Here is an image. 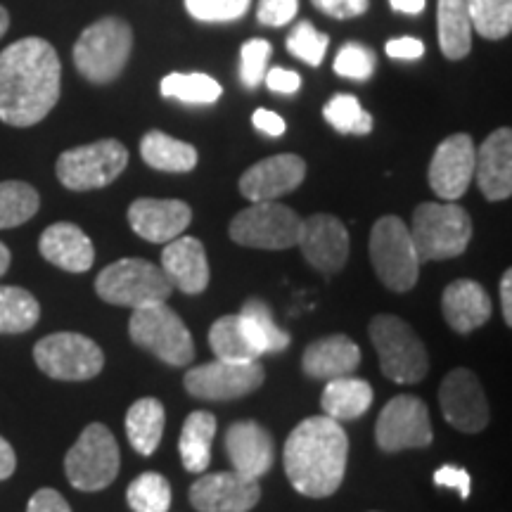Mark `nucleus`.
<instances>
[{"mask_svg":"<svg viewBox=\"0 0 512 512\" xmlns=\"http://www.w3.org/2000/svg\"><path fill=\"white\" fill-rule=\"evenodd\" d=\"M373 387L366 380H358V377L344 375L328 380L320 396V408L328 418L344 422V420H356L361 415L368 413V408L373 406Z\"/></svg>","mask_w":512,"mask_h":512,"instance_id":"nucleus-27","label":"nucleus"},{"mask_svg":"<svg viewBox=\"0 0 512 512\" xmlns=\"http://www.w3.org/2000/svg\"><path fill=\"white\" fill-rule=\"evenodd\" d=\"M10 29V12L0 5V38L5 36V31Z\"/></svg>","mask_w":512,"mask_h":512,"instance_id":"nucleus-55","label":"nucleus"},{"mask_svg":"<svg viewBox=\"0 0 512 512\" xmlns=\"http://www.w3.org/2000/svg\"><path fill=\"white\" fill-rule=\"evenodd\" d=\"M439 403L446 422L458 432L477 434L489 425V403L479 377L472 370H451L441 382Z\"/></svg>","mask_w":512,"mask_h":512,"instance_id":"nucleus-15","label":"nucleus"},{"mask_svg":"<svg viewBox=\"0 0 512 512\" xmlns=\"http://www.w3.org/2000/svg\"><path fill=\"white\" fill-rule=\"evenodd\" d=\"M491 297L477 280H453L441 294V313L446 323L460 335L482 328L491 318Z\"/></svg>","mask_w":512,"mask_h":512,"instance_id":"nucleus-25","label":"nucleus"},{"mask_svg":"<svg viewBox=\"0 0 512 512\" xmlns=\"http://www.w3.org/2000/svg\"><path fill=\"white\" fill-rule=\"evenodd\" d=\"M133 50V31L124 19L102 17L81 31L74 43L76 72L83 79L105 86L124 72Z\"/></svg>","mask_w":512,"mask_h":512,"instance_id":"nucleus-3","label":"nucleus"},{"mask_svg":"<svg viewBox=\"0 0 512 512\" xmlns=\"http://www.w3.org/2000/svg\"><path fill=\"white\" fill-rule=\"evenodd\" d=\"M475 178L489 202L512 195V131L498 128L475 152Z\"/></svg>","mask_w":512,"mask_h":512,"instance_id":"nucleus-21","label":"nucleus"},{"mask_svg":"<svg viewBox=\"0 0 512 512\" xmlns=\"http://www.w3.org/2000/svg\"><path fill=\"white\" fill-rule=\"evenodd\" d=\"M209 347L221 361H259L245 339L238 316H223L211 325Z\"/></svg>","mask_w":512,"mask_h":512,"instance_id":"nucleus-37","label":"nucleus"},{"mask_svg":"<svg viewBox=\"0 0 512 512\" xmlns=\"http://www.w3.org/2000/svg\"><path fill=\"white\" fill-rule=\"evenodd\" d=\"M128 164V150L119 140L105 138L62 152L57 159V181L67 190H100L117 181Z\"/></svg>","mask_w":512,"mask_h":512,"instance_id":"nucleus-10","label":"nucleus"},{"mask_svg":"<svg viewBox=\"0 0 512 512\" xmlns=\"http://www.w3.org/2000/svg\"><path fill=\"white\" fill-rule=\"evenodd\" d=\"M27 512H72L64 496L55 489H38L27 505Z\"/></svg>","mask_w":512,"mask_h":512,"instance_id":"nucleus-49","label":"nucleus"},{"mask_svg":"<svg viewBox=\"0 0 512 512\" xmlns=\"http://www.w3.org/2000/svg\"><path fill=\"white\" fill-rule=\"evenodd\" d=\"M159 268L169 278L171 287L185 294H202L211 278L204 245L197 238H188V235H178V238L166 242Z\"/></svg>","mask_w":512,"mask_h":512,"instance_id":"nucleus-23","label":"nucleus"},{"mask_svg":"<svg viewBox=\"0 0 512 512\" xmlns=\"http://www.w3.org/2000/svg\"><path fill=\"white\" fill-rule=\"evenodd\" d=\"M159 93H162L164 98L188 102V105H214V102L221 98L223 88L221 83L211 79L209 74L174 72L164 76L162 83H159Z\"/></svg>","mask_w":512,"mask_h":512,"instance_id":"nucleus-34","label":"nucleus"},{"mask_svg":"<svg viewBox=\"0 0 512 512\" xmlns=\"http://www.w3.org/2000/svg\"><path fill=\"white\" fill-rule=\"evenodd\" d=\"M306 178V162L297 155H275L242 174L240 192L249 202H275L287 192L297 190Z\"/></svg>","mask_w":512,"mask_h":512,"instance_id":"nucleus-19","label":"nucleus"},{"mask_svg":"<svg viewBox=\"0 0 512 512\" xmlns=\"http://www.w3.org/2000/svg\"><path fill=\"white\" fill-rule=\"evenodd\" d=\"M15 467H17L15 448L10 446V441L0 437V482L15 475Z\"/></svg>","mask_w":512,"mask_h":512,"instance_id":"nucleus-51","label":"nucleus"},{"mask_svg":"<svg viewBox=\"0 0 512 512\" xmlns=\"http://www.w3.org/2000/svg\"><path fill=\"white\" fill-rule=\"evenodd\" d=\"M349 437L328 415L299 422L285 441L283 465L287 479L302 496L328 498L347 475Z\"/></svg>","mask_w":512,"mask_h":512,"instance_id":"nucleus-2","label":"nucleus"},{"mask_svg":"<svg viewBox=\"0 0 512 512\" xmlns=\"http://www.w3.org/2000/svg\"><path fill=\"white\" fill-rule=\"evenodd\" d=\"M302 219L297 211L275 202H252L230 221V240L254 249H290L297 245Z\"/></svg>","mask_w":512,"mask_h":512,"instance_id":"nucleus-12","label":"nucleus"},{"mask_svg":"<svg viewBox=\"0 0 512 512\" xmlns=\"http://www.w3.org/2000/svg\"><path fill=\"white\" fill-rule=\"evenodd\" d=\"M261 498L259 479L238 472L204 475L190 486V503L197 512H249Z\"/></svg>","mask_w":512,"mask_h":512,"instance_id":"nucleus-18","label":"nucleus"},{"mask_svg":"<svg viewBox=\"0 0 512 512\" xmlns=\"http://www.w3.org/2000/svg\"><path fill=\"white\" fill-rule=\"evenodd\" d=\"M384 50H387V55L394 57V60L413 62L425 55V43L415 36H401V38H394V41H389L387 46H384Z\"/></svg>","mask_w":512,"mask_h":512,"instance_id":"nucleus-48","label":"nucleus"},{"mask_svg":"<svg viewBox=\"0 0 512 512\" xmlns=\"http://www.w3.org/2000/svg\"><path fill=\"white\" fill-rule=\"evenodd\" d=\"M10 261H12V254H10V249L3 245V242H0V278H3L5 273H8V268H10Z\"/></svg>","mask_w":512,"mask_h":512,"instance_id":"nucleus-54","label":"nucleus"},{"mask_svg":"<svg viewBox=\"0 0 512 512\" xmlns=\"http://www.w3.org/2000/svg\"><path fill=\"white\" fill-rule=\"evenodd\" d=\"M95 292L102 302L112 306H138L166 302L174 292L164 271L145 259H119L100 271Z\"/></svg>","mask_w":512,"mask_h":512,"instance_id":"nucleus-8","label":"nucleus"},{"mask_svg":"<svg viewBox=\"0 0 512 512\" xmlns=\"http://www.w3.org/2000/svg\"><path fill=\"white\" fill-rule=\"evenodd\" d=\"M164 406L159 399L145 396L131 403L126 413V434L140 456H152L164 434Z\"/></svg>","mask_w":512,"mask_h":512,"instance_id":"nucleus-32","label":"nucleus"},{"mask_svg":"<svg viewBox=\"0 0 512 512\" xmlns=\"http://www.w3.org/2000/svg\"><path fill=\"white\" fill-rule=\"evenodd\" d=\"M252 0H185V10L197 22H233L247 15Z\"/></svg>","mask_w":512,"mask_h":512,"instance_id":"nucleus-42","label":"nucleus"},{"mask_svg":"<svg viewBox=\"0 0 512 512\" xmlns=\"http://www.w3.org/2000/svg\"><path fill=\"white\" fill-rule=\"evenodd\" d=\"M501 304H503V318L505 323L512 325V271L503 273L501 280Z\"/></svg>","mask_w":512,"mask_h":512,"instance_id":"nucleus-52","label":"nucleus"},{"mask_svg":"<svg viewBox=\"0 0 512 512\" xmlns=\"http://www.w3.org/2000/svg\"><path fill=\"white\" fill-rule=\"evenodd\" d=\"M216 434V418L209 411L190 413L183 422L181 439H178V453L181 463L188 472L200 475L211 463V441Z\"/></svg>","mask_w":512,"mask_h":512,"instance_id":"nucleus-30","label":"nucleus"},{"mask_svg":"<svg viewBox=\"0 0 512 512\" xmlns=\"http://www.w3.org/2000/svg\"><path fill=\"white\" fill-rule=\"evenodd\" d=\"M128 335L136 347L150 351L166 366H188L195 358V342H192L190 330L185 328L178 313L164 302L133 309L128 320Z\"/></svg>","mask_w":512,"mask_h":512,"instance_id":"nucleus-7","label":"nucleus"},{"mask_svg":"<svg viewBox=\"0 0 512 512\" xmlns=\"http://www.w3.org/2000/svg\"><path fill=\"white\" fill-rule=\"evenodd\" d=\"M439 48L448 60H463L472 50V22L465 0H439Z\"/></svg>","mask_w":512,"mask_h":512,"instance_id":"nucleus-31","label":"nucleus"},{"mask_svg":"<svg viewBox=\"0 0 512 512\" xmlns=\"http://www.w3.org/2000/svg\"><path fill=\"white\" fill-rule=\"evenodd\" d=\"M361 366V349L347 335H328L306 347L302 368L311 380H335V377L354 375Z\"/></svg>","mask_w":512,"mask_h":512,"instance_id":"nucleus-26","label":"nucleus"},{"mask_svg":"<svg viewBox=\"0 0 512 512\" xmlns=\"http://www.w3.org/2000/svg\"><path fill=\"white\" fill-rule=\"evenodd\" d=\"M434 439L430 411L418 396L399 394L382 408L375 422V441L384 453L425 448Z\"/></svg>","mask_w":512,"mask_h":512,"instance_id":"nucleus-14","label":"nucleus"},{"mask_svg":"<svg viewBox=\"0 0 512 512\" xmlns=\"http://www.w3.org/2000/svg\"><path fill=\"white\" fill-rule=\"evenodd\" d=\"M297 245L316 271L337 273L349 259V230L337 216L313 214L302 219Z\"/></svg>","mask_w":512,"mask_h":512,"instance_id":"nucleus-17","label":"nucleus"},{"mask_svg":"<svg viewBox=\"0 0 512 512\" xmlns=\"http://www.w3.org/2000/svg\"><path fill=\"white\" fill-rule=\"evenodd\" d=\"M140 157L147 166L166 174H188L197 166L195 145L166 136L162 131L145 133L140 140Z\"/></svg>","mask_w":512,"mask_h":512,"instance_id":"nucleus-29","label":"nucleus"},{"mask_svg":"<svg viewBox=\"0 0 512 512\" xmlns=\"http://www.w3.org/2000/svg\"><path fill=\"white\" fill-rule=\"evenodd\" d=\"M41 197L34 185L22 181L0 183V230L17 228L34 219Z\"/></svg>","mask_w":512,"mask_h":512,"instance_id":"nucleus-35","label":"nucleus"},{"mask_svg":"<svg viewBox=\"0 0 512 512\" xmlns=\"http://www.w3.org/2000/svg\"><path fill=\"white\" fill-rule=\"evenodd\" d=\"M411 238L420 264L460 256L470 245V214L456 202H425L415 209Z\"/></svg>","mask_w":512,"mask_h":512,"instance_id":"nucleus-4","label":"nucleus"},{"mask_svg":"<svg viewBox=\"0 0 512 512\" xmlns=\"http://www.w3.org/2000/svg\"><path fill=\"white\" fill-rule=\"evenodd\" d=\"M368 252L380 283L392 292H408L418 283L420 259L411 230L399 216H382L370 230Z\"/></svg>","mask_w":512,"mask_h":512,"instance_id":"nucleus-6","label":"nucleus"},{"mask_svg":"<svg viewBox=\"0 0 512 512\" xmlns=\"http://www.w3.org/2000/svg\"><path fill=\"white\" fill-rule=\"evenodd\" d=\"M226 453L233 470L242 477L259 479L273 467V439L254 420H240L228 427Z\"/></svg>","mask_w":512,"mask_h":512,"instance_id":"nucleus-22","label":"nucleus"},{"mask_svg":"<svg viewBox=\"0 0 512 512\" xmlns=\"http://www.w3.org/2000/svg\"><path fill=\"white\" fill-rule=\"evenodd\" d=\"M370 339L380 356V370L396 384H415L430 370V358L422 339L399 316L380 313L370 320Z\"/></svg>","mask_w":512,"mask_h":512,"instance_id":"nucleus-5","label":"nucleus"},{"mask_svg":"<svg viewBox=\"0 0 512 512\" xmlns=\"http://www.w3.org/2000/svg\"><path fill=\"white\" fill-rule=\"evenodd\" d=\"M264 368L259 361H214L190 368L185 373V389L202 401H233L256 392L264 384Z\"/></svg>","mask_w":512,"mask_h":512,"instance_id":"nucleus-13","label":"nucleus"},{"mask_svg":"<svg viewBox=\"0 0 512 512\" xmlns=\"http://www.w3.org/2000/svg\"><path fill=\"white\" fill-rule=\"evenodd\" d=\"M238 318L249 347L259 358L264 354H280V351L290 347L292 337L283 328H278V323L271 316V309L261 299H247Z\"/></svg>","mask_w":512,"mask_h":512,"instance_id":"nucleus-28","label":"nucleus"},{"mask_svg":"<svg viewBox=\"0 0 512 512\" xmlns=\"http://www.w3.org/2000/svg\"><path fill=\"white\" fill-rule=\"evenodd\" d=\"M126 501L133 512H169L171 486L159 472H143L128 484Z\"/></svg>","mask_w":512,"mask_h":512,"instance_id":"nucleus-39","label":"nucleus"},{"mask_svg":"<svg viewBox=\"0 0 512 512\" xmlns=\"http://www.w3.org/2000/svg\"><path fill=\"white\" fill-rule=\"evenodd\" d=\"M472 29L489 41H501L512 31V0H465Z\"/></svg>","mask_w":512,"mask_h":512,"instance_id":"nucleus-36","label":"nucleus"},{"mask_svg":"<svg viewBox=\"0 0 512 512\" xmlns=\"http://www.w3.org/2000/svg\"><path fill=\"white\" fill-rule=\"evenodd\" d=\"M264 81L273 93H283V95L297 93L299 86H302V76H299L297 72H292V69H285V67L268 69Z\"/></svg>","mask_w":512,"mask_h":512,"instance_id":"nucleus-47","label":"nucleus"},{"mask_svg":"<svg viewBox=\"0 0 512 512\" xmlns=\"http://www.w3.org/2000/svg\"><path fill=\"white\" fill-rule=\"evenodd\" d=\"M335 72L344 79L366 81L375 72V53L361 43H347L335 57Z\"/></svg>","mask_w":512,"mask_h":512,"instance_id":"nucleus-43","label":"nucleus"},{"mask_svg":"<svg viewBox=\"0 0 512 512\" xmlns=\"http://www.w3.org/2000/svg\"><path fill=\"white\" fill-rule=\"evenodd\" d=\"M119 444L102 422H91L64 458L69 484L79 491L107 489L119 475Z\"/></svg>","mask_w":512,"mask_h":512,"instance_id":"nucleus-9","label":"nucleus"},{"mask_svg":"<svg viewBox=\"0 0 512 512\" xmlns=\"http://www.w3.org/2000/svg\"><path fill=\"white\" fill-rule=\"evenodd\" d=\"M299 10V0H259L256 19L264 27H285Z\"/></svg>","mask_w":512,"mask_h":512,"instance_id":"nucleus-44","label":"nucleus"},{"mask_svg":"<svg viewBox=\"0 0 512 512\" xmlns=\"http://www.w3.org/2000/svg\"><path fill=\"white\" fill-rule=\"evenodd\" d=\"M34 361L53 380L83 382L102 373L105 354L91 337L79 332H55L34 347Z\"/></svg>","mask_w":512,"mask_h":512,"instance_id":"nucleus-11","label":"nucleus"},{"mask_svg":"<svg viewBox=\"0 0 512 512\" xmlns=\"http://www.w3.org/2000/svg\"><path fill=\"white\" fill-rule=\"evenodd\" d=\"M43 259L48 264L67 273H86L91 271L95 261L93 242L76 223L60 221L43 230L41 240H38Z\"/></svg>","mask_w":512,"mask_h":512,"instance_id":"nucleus-24","label":"nucleus"},{"mask_svg":"<svg viewBox=\"0 0 512 512\" xmlns=\"http://www.w3.org/2000/svg\"><path fill=\"white\" fill-rule=\"evenodd\" d=\"M273 48L264 38H249L240 48V81L245 88H256L268 72V57Z\"/></svg>","mask_w":512,"mask_h":512,"instance_id":"nucleus-41","label":"nucleus"},{"mask_svg":"<svg viewBox=\"0 0 512 512\" xmlns=\"http://www.w3.org/2000/svg\"><path fill=\"white\" fill-rule=\"evenodd\" d=\"M323 117L344 136H368L373 131V117L361 107L354 95L339 93L323 107Z\"/></svg>","mask_w":512,"mask_h":512,"instance_id":"nucleus-38","label":"nucleus"},{"mask_svg":"<svg viewBox=\"0 0 512 512\" xmlns=\"http://www.w3.org/2000/svg\"><path fill=\"white\" fill-rule=\"evenodd\" d=\"M41 318V304L24 287H0V335H19L34 328Z\"/></svg>","mask_w":512,"mask_h":512,"instance_id":"nucleus-33","label":"nucleus"},{"mask_svg":"<svg viewBox=\"0 0 512 512\" xmlns=\"http://www.w3.org/2000/svg\"><path fill=\"white\" fill-rule=\"evenodd\" d=\"M434 484L448 486V489H456L463 501L470 498V475H467V470H463V467L441 465L439 470L434 472Z\"/></svg>","mask_w":512,"mask_h":512,"instance_id":"nucleus-46","label":"nucleus"},{"mask_svg":"<svg viewBox=\"0 0 512 512\" xmlns=\"http://www.w3.org/2000/svg\"><path fill=\"white\" fill-rule=\"evenodd\" d=\"M62 91V64L46 38L27 36L0 53V121L27 128L53 112Z\"/></svg>","mask_w":512,"mask_h":512,"instance_id":"nucleus-1","label":"nucleus"},{"mask_svg":"<svg viewBox=\"0 0 512 512\" xmlns=\"http://www.w3.org/2000/svg\"><path fill=\"white\" fill-rule=\"evenodd\" d=\"M313 8H318L323 15L335 19L361 17L368 10V0H311Z\"/></svg>","mask_w":512,"mask_h":512,"instance_id":"nucleus-45","label":"nucleus"},{"mask_svg":"<svg viewBox=\"0 0 512 512\" xmlns=\"http://www.w3.org/2000/svg\"><path fill=\"white\" fill-rule=\"evenodd\" d=\"M328 46L330 36L318 31L311 22H306V19L294 24L292 34L287 36V50H290L294 57H299V60L309 64V67H318V64L325 60Z\"/></svg>","mask_w":512,"mask_h":512,"instance_id":"nucleus-40","label":"nucleus"},{"mask_svg":"<svg viewBox=\"0 0 512 512\" xmlns=\"http://www.w3.org/2000/svg\"><path fill=\"white\" fill-rule=\"evenodd\" d=\"M389 5L396 12H403V15H420L425 10L427 0H389Z\"/></svg>","mask_w":512,"mask_h":512,"instance_id":"nucleus-53","label":"nucleus"},{"mask_svg":"<svg viewBox=\"0 0 512 512\" xmlns=\"http://www.w3.org/2000/svg\"><path fill=\"white\" fill-rule=\"evenodd\" d=\"M475 152L477 147L467 133H456L439 143L430 162V171H427L434 195L439 200L456 202L465 195L475 178Z\"/></svg>","mask_w":512,"mask_h":512,"instance_id":"nucleus-16","label":"nucleus"},{"mask_svg":"<svg viewBox=\"0 0 512 512\" xmlns=\"http://www.w3.org/2000/svg\"><path fill=\"white\" fill-rule=\"evenodd\" d=\"M192 221V209L181 200H155V197H140L128 207V223L138 238L155 245H166Z\"/></svg>","mask_w":512,"mask_h":512,"instance_id":"nucleus-20","label":"nucleus"},{"mask_svg":"<svg viewBox=\"0 0 512 512\" xmlns=\"http://www.w3.org/2000/svg\"><path fill=\"white\" fill-rule=\"evenodd\" d=\"M252 124H254V128H259L261 133H266V136H273V138L283 136L285 128H287L285 119L280 117V114H275L271 110H264V107L252 114Z\"/></svg>","mask_w":512,"mask_h":512,"instance_id":"nucleus-50","label":"nucleus"}]
</instances>
